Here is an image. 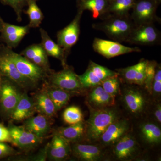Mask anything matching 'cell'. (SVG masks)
Segmentation results:
<instances>
[{"label": "cell", "mask_w": 161, "mask_h": 161, "mask_svg": "<svg viewBox=\"0 0 161 161\" xmlns=\"http://www.w3.org/2000/svg\"><path fill=\"white\" fill-rule=\"evenodd\" d=\"M89 118L86 122L85 136L91 142L99 141L101 136L112 123L120 118L115 108L108 107L95 109L90 108Z\"/></svg>", "instance_id": "6da1fadb"}, {"label": "cell", "mask_w": 161, "mask_h": 161, "mask_svg": "<svg viewBox=\"0 0 161 161\" xmlns=\"http://www.w3.org/2000/svg\"><path fill=\"white\" fill-rule=\"evenodd\" d=\"M93 28L103 32L114 41H126L135 26L129 16H108L100 23H95Z\"/></svg>", "instance_id": "7a4b0ae2"}, {"label": "cell", "mask_w": 161, "mask_h": 161, "mask_svg": "<svg viewBox=\"0 0 161 161\" xmlns=\"http://www.w3.org/2000/svg\"><path fill=\"white\" fill-rule=\"evenodd\" d=\"M0 75L22 88H27L34 84L18 70L9 54V47L3 44L0 48Z\"/></svg>", "instance_id": "3957f363"}, {"label": "cell", "mask_w": 161, "mask_h": 161, "mask_svg": "<svg viewBox=\"0 0 161 161\" xmlns=\"http://www.w3.org/2000/svg\"><path fill=\"white\" fill-rule=\"evenodd\" d=\"M9 53L18 70L34 84L44 80L47 77V73L45 70L30 61L22 55L15 53L9 47Z\"/></svg>", "instance_id": "277c9868"}, {"label": "cell", "mask_w": 161, "mask_h": 161, "mask_svg": "<svg viewBox=\"0 0 161 161\" xmlns=\"http://www.w3.org/2000/svg\"><path fill=\"white\" fill-rule=\"evenodd\" d=\"M48 78L52 86L68 92L74 93L83 89L78 75L67 65L64 66L63 69L60 71L50 73Z\"/></svg>", "instance_id": "5b68a950"}, {"label": "cell", "mask_w": 161, "mask_h": 161, "mask_svg": "<svg viewBox=\"0 0 161 161\" xmlns=\"http://www.w3.org/2000/svg\"><path fill=\"white\" fill-rule=\"evenodd\" d=\"M117 75V72L90 61L87 69L83 75H78V78L82 88L88 89L100 85L106 78Z\"/></svg>", "instance_id": "8992f818"}, {"label": "cell", "mask_w": 161, "mask_h": 161, "mask_svg": "<svg viewBox=\"0 0 161 161\" xmlns=\"http://www.w3.org/2000/svg\"><path fill=\"white\" fill-rule=\"evenodd\" d=\"M83 11L78 9L73 21L57 34L58 44L68 54L77 43L80 33V21Z\"/></svg>", "instance_id": "52a82bcc"}, {"label": "cell", "mask_w": 161, "mask_h": 161, "mask_svg": "<svg viewBox=\"0 0 161 161\" xmlns=\"http://www.w3.org/2000/svg\"><path fill=\"white\" fill-rule=\"evenodd\" d=\"M160 33L153 23L135 26L126 42L140 45H153L160 41Z\"/></svg>", "instance_id": "ba28073f"}, {"label": "cell", "mask_w": 161, "mask_h": 161, "mask_svg": "<svg viewBox=\"0 0 161 161\" xmlns=\"http://www.w3.org/2000/svg\"><path fill=\"white\" fill-rule=\"evenodd\" d=\"M93 47L95 52L108 59L130 53L141 52L137 47H130L117 41L97 38L94 39Z\"/></svg>", "instance_id": "9c48e42d"}, {"label": "cell", "mask_w": 161, "mask_h": 161, "mask_svg": "<svg viewBox=\"0 0 161 161\" xmlns=\"http://www.w3.org/2000/svg\"><path fill=\"white\" fill-rule=\"evenodd\" d=\"M13 83L7 78L2 79L0 110L3 115L9 117L16 106L21 95Z\"/></svg>", "instance_id": "30bf717a"}, {"label": "cell", "mask_w": 161, "mask_h": 161, "mask_svg": "<svg viewBox=\"0 0 161 161\" xmlns=\"http://www.w3.org/2000/svg\"><path fill=\"white\" fill-rule=\"evenodd\" d=\"M113 154L120 161H130L140 153V146L134 136L128 132L113 145Z\"/></svg>", "instance_id": "8fae6325"}, {"label": "cell", "mask_w": 161, "mask_h": 161, "mask_svg": "<svg viewBox=\"0 0 161 161\" xmlns=\"http://www.w3.org/2000/svg\"><path fill=\"white\" fill-rule=\"evenodd\" d=\"M155 0H139L132 8L131 19L135 26L153 23L156 19Z\"/></svg>", "instance_id": "7c38bea8"}, {"label": "cell", "mask_w": 161, "mask_h": 161, "mask_svg": "<svg viewBox=\"0 0 161 161\" xmlns=\"http://www.w3.org/2000/svg\"><path fill=\"white\" fill-rule=\"evenodd\" d=\"M122 98L126 108L134 116L142 115L147 109V98L142 91L136 88L126 87L124 90Z\"/></svg>", "instance_id": "4fadbf2b"}, {"label": "cell", "mask_w": 161, "mask_h": 161, "mask_svg": "<svg viewBox=\"0 0 161 161\" xmlns=\"http://www.w3.org/2000/svg\"><path fill=\"white\" fill-rule=\"evenodd\" d=\"M11 138V144L23 150H30L42 143V137H39L26 130L23 126L10 125L8 128Z\"/></svg>", "instance_id": "5bb4252c"}, {"label": "cell", "mask_w": 161, "mask_h": 161, "mask_svg": "<svg viewBox=\"0 0 161 161\" xmlns=\"http://www.w3.org/2000/svg\"><path fill=\"white\" fill-rule=\"evenodd\" d=\"M130 124L125 119H118L107 128L99 141L105 147L113 146L124 136L129 132Z\"/></svg>", "instance_id": "9a60e30c"}, {"label": "cell", "mask_w": 161, "mask_h": 161, "mask_svg": "<svg viewBox=\"0 0 161 161\" xmlns=\"http://www.w3.org/2000/svg\"><path fill=\"white\" fill-rule=\"evenodd\" d=\"M30 27L28 25L19 26L4 22L0 35V41L10 48H16L26 35Z\"/></svg>", "instance_id": "2e32d148"}, {"label": "cell", "mask_w": 161, "mask_h": 161, "mask_svg": "<svg viewBox=\"0 0 161 161\" xmlns=\"http://www.w3.org/2000/svg\"><path fill=\"white\" fill-rule=\"evenodd\" d=\"M47 156L54 161H62L66 159L72 152L70 142L56 133L50 143L47 146Z\"/></svg>", "instance_id": "e0dca14e"}, {"label": "cell", "mask_w": 161, "mask_h": 161, "mask_svg": "<svg viewBox=\"0 0 161 161\" xmlns=\"http://www.w3.org/2000/svg\"><path fill=\"white\" fill-rule=\"evenodd\" d=\"M148 60L142 59L138 63L125 68L116 69L119 76L130 84L144 86Z\"/></svg>", "instance_id": "ac0fdd59"}, {"label": "cell", "mask_w": 161, "mask_h": 161, "mask_svg": "<svg viewBox=\"0 0 161 161\" xmlns=\"http://www.w3.org/2000/svg\"><path fill=\"white\" fill-rule=\"evenodd\" d=\"M87 98L88 104L95 109L114 106L115 97L106 92L101 85L91 88Z\"/></svg>", "instance_id": "d6986e66"}, {"label": "cell", "mask_w": 161, "mask_h": 161, "mask_svg": "<svg viewBox=\"0 0 161 161\" xmlns=\"http://www.w3.org/2000/svg\"><path fill=\"white\" fill-rule=\"evenodd\" d=\"M72 152L80 160H101L104 157L102 149L96 145L75 143L71 147Z\"/></svg>", "instance_id": "ffe728a7"}, {"label": "cell", "mask_w": 161, "mask_h": 161, "mask_svg": "<svg viewBox=\"0 0 161 161\" xmlns=\"http://www.w3.org/2000/svg\"><path fill=\"white\" fill-rule=\"evenodd\" d=\"M20 54L42 68L47 73L50 71L48 55L43 49L41 43L30 45L22 51Z\"/></svg>", "instance_id": "44dd1931"}, {"label": "cell", "mask_w": 161, "mask_h": 161, "mask_svg": "<svg viewBox=\"0 0 161 161\" xmlns=\"http://www.w3.org/2000/svg\"><path fill=\"white\" fill-rule=\"evenodd\" d=\"M35 112L34 101L24 93L21 94L19 102L9 117L12 120L21 121L32 117Z\"/></svg>", "instance_id": "7402d4cb"}, {"label": "cell", "mask_w": 161, "mask_h": 161, "mask_svg": "<svg viewBox=\"0 0 161 161\" xmlns=\"http://www.w3.org/2000/svg\"><path fill=\"white\" fill-rule=\"evenodd\" d=\"M41 38V45L48 56L58 59L62 62L63 66L66 65V59L67 53L50 37L47 32L43 28L40 29Z\"/></svg>", "instance_id": "603a6c76"}, {"label": "cell", "mask_w": 161, "mask_h": 161, "mask_svg": "<svg viewBox=\"0 0 161 161\" xmlns=\"http://www.w3.org/2000/svg\"><path fill=\"white\" fill-rule=\"evenodd\" d=\"M23 127L29 132L42 138L47 135L50 130L47 117L41 114L26 119Z\"/></svg>", "instance_id": "cb8c5ba5"}, {"label": "cell", "mask_w": 161, "mask_h": 161, "mask_svg": "<svg viewBox=\"0 0 161 161\" xmlns=\"http://www.w3.org/2000/svg\"><path fill=\"white\" fill-rule=\"evenodd\" d=\"M36 112L47 118L53 117L56 114V108L46 90L38 93L34 101Z\"/></svg>", "instance_id": "d4e9b609"}, {"label": "cell", "mask_w": 161, "mask_h": 161, "mask_svg": "<svg viewBox=\"0 0 161 161\" xmlns=\"http://www.w3.org/2000/svg\"><path fill=\"white\" fill-rule=\"evenodd\" d=\"M108 4V0H78V7L83 11H91L93 18L96 19L106 14Z\"/></svg>", "instance_id": "484cf974"}, {"label": "cell", "mask_w": 161, "mask_h": 161, "mask_svg": "<svg viewBox=\"0 0 161 161\" xmlns=\"http://www.w3.org/2000/svg\"><path fill=\"white\" fill-rule=\"evenodd\" d=\"M141 137L145 142L149 145H156L161 142V130L157 124L147 122L140 126Z\"/></svg>", "instance_id": "4316f807"}, {"label": "cell", "mask_w": 161, "mask_h": 161, "mask_svg": "<svg viewBox=\"0 0 161 161\" xmlns=\"http://www.w3.org/2000/svg\"><path fill=\"white\" fill-rule=\"evenodd\" d=\"M86 122L84 120L78 123L70 125L65 128H60L57 133L69 142H76L85 136Z\"/></svg>", "instance_id": "83f0119b"}, {"label": "cell", "mask_w": 161, "mask_h": 161, "mask_svg": "<svg viewBox=\"0 0 161 161\" xmlns=\"http://www.w3.org/2000/svg\"><path fill=\"white\" fill-rule=\"evenodd\" d=\"M136 2V0H113L109 3L106 14L128 16L129 11L132 9Z\"/></svg>", "instance_id": "f1b7e54d"}, {"label": "cell", "mask_w": 161, "mask_h": 161, "mask_svg": "<svg viewBox=\"0 0 161 161\" xmlns=\"http://www.w3.org/2000/svg\"><path fill=\"white\" fill-rule=\"evenodd\" d=\"M46 91L54 105L57 111L67 104L73 93L52 86L51 88L47 89Z\"/></svg>", "instance_id": "f546056e"}, {"label": "cell", "mask_w": 161, "mask_h": 161, "mask_svg": "<svg viewBox=\"0 0 161 161\" xmlns=\"http://www.w3.org/2000/svg\"><path fill=\"white\" fill-rule=\"evenodd\" d=\"M38 1L29 0L27 9L23 10V12L27 14L29 18L28 25L31 28L39 27L44 19L43 13L37 4Z\"/></svg>", "instance_id": "4dcf8cb0"}, {"label": "cell", "mask_w": 161, "mask_h": 161, "mask_svg": "<svg viewBox=\"0 0 161 161\" xmlns=\"http://www.w3.org/2000/svg\"><path fill=\"white\" fill-rule=\"evenodd\" d=\"M63 119L65 123L71 125L84 120L81 110L78 107L71 106L67 108L63 114Z\"/></svg>", "instance_id": "1f68e13d"}, {"label": "cell", "mask_w": 161, "mask_h": 161, "mask_svg": "<svg viewBox=\"0 0 161 161\" xmlns=\"http://www.w3.org/2000/svg\"><path fill=\"white\" fill-rule=\"evenodd\" d=\"M119 75L106 78L100 85L103 90L110 95L115 97L120 92V83Z\"/></svg>", "instance_id": "d6a6232c"}, {"label": "cell", "mask_w": 161, "mask_h": 161, "mask_svg": "<svg viewBox=\"0 0 161 161\" xmlns=\"http://www.w3.org/2000/svg\"><path fill=\"white\" fill-rule=\"evenodd\" d=\"M29 0H0L4 6L11 7L14 10L17 16V20L20 22L22 20V13L24 8L27 6Z\"/></svg>", "instance_id": "836d02e7"}, {"label": "cell", "mask_w": 161, "mask_h": 161, "mask_svg": "<svg viewBox=\"0 0 161 161\" xmlns=\"http://www.w3.org/2000/svg\"><path fill=\"white\" fill-rule=\"evenodd\" d=\"M157 65V63L155 61L148 60L146 68V78L144 86L147 92L150 95L152 94L153 81L155 75Z\"/></svg>", "instance_id": "e575fe53"}, {"label": "cell", "mask_w": 161, "mask_h": 161, "mask_svg": "<svg viewBox=\"0 0 161 161\" xmlns=\"http://www.w3.org/2000/svg\"><path fill=\"white\" fill-rule=\"evenodd\" d=\"M161 94V68L160 65L157 64L155 75L153 81L152 94L155 97H159Z\"/></svg>", "instance_id": "d590c367"}, {"label": "cell", "mask_w": 161, "mask_h": 161, "mask_svg": "<svg viewBox=\"0 0 161 161\" xmlns=\"http://www.w3.org/2000/svg\"><path fill=\"white\" fill-rule=\"evenodd\" d=\"M16 151L6 142H0V158L13 155Z\"/></svg>", "instance_id": "8d00e7d4"}, {"label": "cell", "mask_w": 161, "mask_h": 161, "mask_svg": "<svg viewBox=\"0 0 161 161\" xmlns=\"http://www.w3.org/2000/svg\"><path fill=\"white\" fill-rule=\"evenodd\" d=\"M0 142L10 143L12 142L9 129L1 123H0Z\"/></svg>", "instance_id": "74e56055"}, {"label": "cell", "mask_w": 161, "mask_h": 161, "mask_svg": "<svg viewBox=\"0 0 161 161\" xmlns=\"http://www.w3.org/2000/svg\"><path fill=\"white\" fill-rule=\"evenodd\" d=\"M154 118L156 120L158 124H160L161 123V103L158 104L156 105L155 109L153 112Z\"/></svg>", "instance_id": "f35d334b"}, {"label": "cell", "mask_w": 161, "mask_h": 161, "mask_svg": "<svg viewBox=\"0 0 161 161\" xmlns=\"http://www.w3.org/2000/svg\"><path fill=\"white\" fill-rule=\"evenodd\" d=\"M4 22V21H3V19L0 16V33H1V31H2V28H3V24Z\"/></svg>", "instance_id": "ab89813d"}, {"label": "cell", "mask_w": 161, "mask_h": 161, "mask_svg": "<svg viewBox=\"0 0 161 161\" xmlns=\"http://www.w3.org/2000/svg\"><path fill=\"white\" fill-rule=\"evenodd\" d=\"M2 77L1 75H0V93H1V87H2Z\"/></svg>", "instance_id": "60d3db41"}, {"label": "cell", "mask_w": 161, "mask_h": 161, "mask_svg": "<svg viewBox=\"0 0 161 161\" xmlns=\"http://www.w3.org/2000/svg\"><path fill=\"white\" fill-rule=\"evenodd\" d=\"M113 1V0H108V3H110V2H112V1Z\"/></svg>", "instance_id": "b9f144b4"}, {"label": "cell", "mask_w": 161, "mask_h": 161, "mask_svg": "<svg viewBox=\"0 0 161 161\" xmlns=\"http://www.w3.org/2000/svg\"><path fill=\"white\" fill-rule=\"evenodd\" d=\"M1 46H2V44H0V48H1Z\"/></svg>", "instance_id": "7bdbcfd3"}]
</instances>
